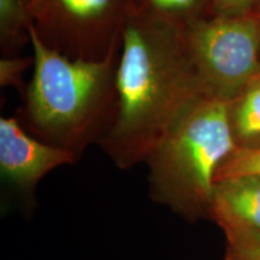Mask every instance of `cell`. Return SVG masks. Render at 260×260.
<instances>
[{
    "label": "cell",
    "instance_id": "cell-1",
    "mask_svg": "<svg viewBox=\"0 0 260 260\" xmlns=\"http://www.w3.org/2000/svg\"><path fill=\"white\" fill-rule=\"evenodd\" d=\"M184 27L136 3L121 30L117 116L106 146L122 164L148 157L168 126L201 93Z\"/></svg>",
    "mask_w": 260,
    "mask_h": 260
},
{
    "label": "cell",
    "instance_id": "cell-2",
    "mask_svg": "<svg viewBox=\"0 0 260 260\" xmlns=\"http://www.w3.org/2000/svg\"><path fill=\"white\" fill-rule=\"evenodd\" d=\"M237 148L229 102L194 96L147 157L160 198L188 214L211 209L217 172Z\"/></svg>",
    "mask_w": 260,
    "mask_h": 260
},
{
    "label": "cell",
    "instance_id": "cell-3",
    "mask_svg": "<svg viewBox=\"0 0 260 260\" xmlns=\"http://www.w3.org/2000/svg\"><path fill=\"white\" fill-rule=\"evenodd\" d=\"M34 74L27 107L41 133L61 141L82 134L116 88L117 44L102 59L71 58L51 47L32 23L29 29Z\"/></svg>",
    "mask_w": 260,
    "mask_h": 260
},
{
    "label": "cell",
    "instance_id": "cell-4",
    "mask_svg": "<svg viewBox=\"0 0 260 260\" xmlns=\"http://www.w3.org/2000/svg\"><path fill=\"white\" fill-rule=\"evenodd\" d=\"M204 95L232 102L260 75V15L200 17L184 27Z\"/></svg>",
    "mask_w": 260,
    "mask_h": 260
},
{
    "label": "cell",
    "instance_id": "cell-5",
    "mask_svg": "<svg viewBox=\"0 0 260 260\" xmlns=\"http://www.w3.org/2000/svg\"><path fill=\"white\" fill-rule=\"evenodd\" d=\"M135 0H44L34 24L51 47L71 58L102 59L121 42L123 22Z\"/></svg>",
    "mask_w": 260,
    "mask_h": 260
},
{
    "label": "cell",
    "instance_id": "cell-6",
    "mask_svg": "<svg viewBox=\"0 0 260 260\" xmlns=\"http://www.w3.org/2000/svg\"><path fill=\"white\" fill-rule=\"evenodd\" d=\"M73 160L70 148L42 144L30 138L15 118L0 119V169L8 180L29 186L48 171Z\"/></svg>",
    "mask_w": 260,
    "mask_h": 260
},
{
    "label": "cell",
    "instance_id": "cell-7",
    "mask_svg": "<svg viewBox=\"0 0 260 260\" xmlns=\"http://www.w3.org/2000/svg\"><path fill=\"white\" fill-rule=\"evenodd\" d=\"M210 210L219 224H236L260 232V175L217 181Z\"/></svg>",
    "mask_w": 260,
    "mask_h": 260
},
{
    "label": "cell",
    "instance_id": "cell-8",
    "mask_svg": "<svg viewBox=\"0 0 260 260\" xmlns=\"http://www.w3.org/2000/svg\"><path fill=\"white\" fill-rule=\"evenodd\" d=\"M229 116L237 147H260V75L229 102Z\"/></svg>",
    "mask_w": 260,
    "mask_h": 260
},
{
    "label": "cell",
    "instance_id": "cell-9",
    "mask_svg": "<svg viewBox=\"0 0 260 260\" xmlns=\"http://www.w3.org/2000/svg\"><path fill=\"white\" fill-rule=\"evenodd\" d=\"M34 23L30 0H0V35L4 44L15 45Z\"/></svg>",
    "mask_w": 260,
    "mask_h": 260
},
{
    "label": "cell",
    "instance_id": "cell-10",
    "mask_svg": "<svg viewBox=\"0 0 260 260\" xmlns=\"http://www.w3.org/2000/svg\"><path fill=\"white\" fill-rule=\"evenodd\" d=\"M140 5L182 25L201 17L209 0H140Z\"/></svg>",
    "mask_w": 260,
    "mask_h": 260
},
{
    "label": "cell",
    "instance_id": "cell-11",
    "mask_svg": "<svg viewBox=\"0 0 260 260\" xmlns=\"http://www.w3.org/2000/svg\"><path fill=\"white\" fill-rule=\"evenodd\" d=\"M245 175H260V147L237 148L220 165L216 175V182Z\"/></svg>",
    "mask_w": 260,
    "mask_h": 260
},
{
    "label": "cell",
    "instance_id": "cell-12",
    "mask_svg": "<svg viewBox=\"0 0 260 260\" xmlns=\"http://www.w3.org/2000/svg\"><path fill=\"white\" fill-rule=\"evenodd\" d=\"M229 241V248L248 260H260V232L236 224H220Z\"/></svg>",
    "mask_w": 260,
    "mask_h": 260
},
{
    "label": "cell",
    "instance_id": "cell-13",
    "mask_svg": "<svg viewBox=\"0 0 260 260\" xmlns=\"http://www.w3.org/2000/svg\"><path fill=\"white\" fill-rule=\"evenodd\" d=\"M30 64H34V58L6 57L0 60V84L2 87H18L22 83V76Z\"/></svg>",
    "mask_w": 260,
    "mask_h": 260
},
{
    "label": "cell",
    "instance_id": "cell-14",
    "mask_svg": "<svg viewBox=\"0 0 260 260\" xmlns=\"http://www.w3.org/2000/svg\"><path fill=\"white\" fill-rule=\"evenodd\" d=\"M217 16H235L252 12L259 0H211Z\"/></svg>",
    "mask_w": 260,
    "mask_h": 260
},
{
    "label": "cell",
    "instance_id": "cell-15",
    "mask_svg": "<svg viewBox=\"0 0 260 260\" xmlns=\"http://www.w3.org/2000/svg\"><path fill=\"white\" fill-rule=\"evenodd\" d=\"M226 260H248V259H246L245 256L240 255L239 253H236L235 251H233L232 248H229V252H228V255H226Z\"/></svg>",
    "mask_w": 260,
    "mask_h": 260
},
{
    "label": "cell",
    "instance_id": "cell-16",
    "mask_svg": "<svg viewBox=\"0 0 260 260\" xmlns=\"http://www.w3.org/2000/svg\"><path fill=\"white\" fill-rule=\"evenodd\" d=\"M42 2H44V0H30V9H31V12H32V10L37 8V6H38L39 4H41Z\"/></svg>",
    "mask_w": 260,
    "mask_h": 260
},
{
    "label": "cell",
    "instance_id": "cell-17",
    "mask_svg": "<svg viewBox=\"0 0 260 260\" xmlns=\"http://www.w3.org/2000/svg\"><path fill=\"white\" fill-rule=\"evenodd\" d=\"M258 11H259V14H260V0L258 2Z\"/></svg>",
    "mask_w": 260,
    "mask_h": 260
}]
</instances>
